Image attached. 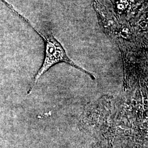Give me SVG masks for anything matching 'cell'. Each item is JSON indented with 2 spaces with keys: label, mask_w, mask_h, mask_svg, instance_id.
Returning a JSON list of instances; mask_svg holds the SVG:
<instances>
[{
  "label": "cell",
  "mask_w": 148,
  "mask_h": 148,
  "mask_svg": "<svg viewBox=\"0 0 148 148\" xmlns=\"http://www.w3.org/2000/svg\"><path fill=\"white\" fill-rule=\"evenodd\" d=\"M19 18H21V19H23L29 25L32 27L42 38L45 43V54L44 60L41 67L38 70L37 74L35 76L34 84L31 90L36 84L37 81L42 76L43 74L46 73L53 65L59 63L68 64L71 66H73L75 68L78 69L79 71L87 74L93 80H95V77L94 75L79 66V65L76 64L69 58L62 45L52 34H43L41 32H38L37 29L34 27L30 22L24 16L21 15Z\"/></svg>",
  "instance_id": "1"
}]
</instances>
